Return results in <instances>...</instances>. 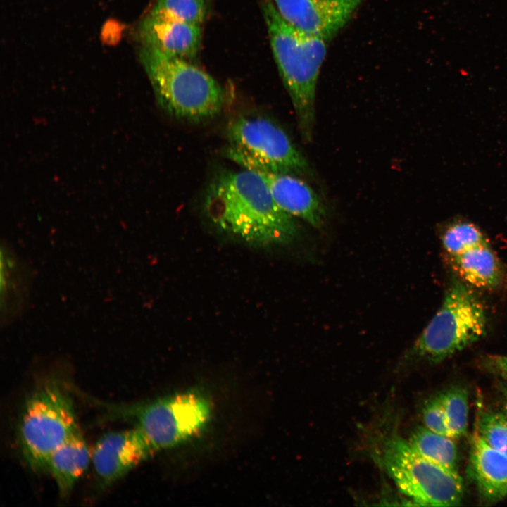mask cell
<instances>
[{
  "instance_id": "obj_1",
  "label": "cell",
  "mask_w": 507,
  "mask_h": 507,
  "mask_svg": "<svg viewBox=\"0 0 507 507\" xmlns=\"http://www.w3.org/2000/svg\"><path fill=\"white\" fill-rule=\"evenodd\" d=\"M204 208L219 230L254 244L287 243L298 233L293 217L279 207L263 177L251 170L217 175L208 186Z\"/></svg>"
},
{
  "instance_id": "obj_2",
  "label": "cell",
  "mask_w": 507,
  "mask_h": 507,
  "mask_svg": "<svg viewBox=\"0 0 507 507\" xmlns=\"http://www.w3.org/2000/svg\"><path fill=\"white\" fill-rule=\"evenodd\" d=\"M262 8L272 51L292 103L301 137L310 143L315 125L316 87L328 41L290 25L271 0H265Z\"/></svg>"
},
{
  "instance_id": "obj_3",
  "label": "cell",
  "mask_w": 507,
  "mask_h": 507,
  "mask_svg": "<svg viewBox=\"0 0 507 507\" xmlns=\"http://www.w3.org/2000/svg\"><path fill=\"white\" fill-rule=\"evenodd\" d=\"M140 57L158 103L168 115L199 123L220 113L225 93L208 73L185 59L146 46H142Z\"/></svg>"
},
{
  "instance_id": "obj_4",
  "label": "cell",
  "mask_w": 507,
  "mask_h": 507,
  "mask_svg": "<svg viewBox=\"0 0 507 507\" xmlns=\"http://www.w3.org/2000/svg\"><path fill=\"white\" fill-rule=\"evenodd\" d=\"M487 325L484 306L472 287L453 277L437 312L402 361L441 362L482 338Z\"/></svg>"
},
{
  "instance_id": "obj_5",
  "label": "cell",
  "mask_w": 507,
  "mask_h": 507,
  "mask_svg": "<svg viewBox=\"0 0 507 507\" xmlns=\"http://www.w3.org/2000/svg\"><path fill=\"white\" fill-rule=\"evenodd\" d=\"M372 450L375 461L415 504L454 506L461 503L464 488L458 472L425 458L394 430L382 434Z\"/></svg>"
},
{
  "instance_id": "obj_6",
  "label": "cell",
  "mask_w": 507,
  "mask_h": 507,
  "mask_svg": "<svg viewBox=\"0 0 507 507\" xmlns=\"http://www.w3.org/2000/svg\"><path fill=\"white\" fill-rule=\"evenodd\" d=\"M78 430L69 395L56 383H46L23 408L18 432L23 456L32 470L46 471L50 456Z\"/></svg>"
},
{
  "instance_id": "obj_7",
  "label": "cell",
  "mask_w": 507,
  "mask_h": 507,
  "mask_svg": "<svg viewBox=\"0 0 507 507\" xmlns=\"http://www.w3.org/2000/svg\"><path fill=\"white\" fill-rule=\"evenodd\" d=\"M225 156L256 172L306 174L310 168L284 130L262 115H239L227 129Z\"/></svg>"
},
{
  "instance_id": "obj_8",
  "label": "cell",
  "mask_w": 507,
  "mask_h": 507,
  "mask_svg": "<svg viewBox=\"0 0 507 507\" xmlns=\"http://www.w3.org/2000/svg\"><path fill=\"white\" fill-rule=\"evenodd\" d=\"M154 449H165L189 439L208 423L210 406L196 393H185L125 410Z\"/></svg>"
},
{
  "instance_id": "obj_9",
  "label": "cell",
  "mask_w": 507,
  "mask_h": 507,
  "mask_svg": "<svg viewBox=\"0 0 507 507\" xmlns=\"http://www.w3.org/2000/svg\"><path fill=\"white\" fill-rule=\"evenodd\" d=\"M292 27L327 41L348 23L364 0H271Z\"/></svg>"
},
{
  "instance_id": "obj_10",
  "label": "cell",
  "mask_w": 507,
  "mask_h": 507,
  "mask_svg": "<svg viewBox=\"0 0 507 507\" xmlns=\"http://www.w3.org/2000/svg\"><path fill=\"white\" fill-rule=\"evenodd\" d=\"M156 451L143 433L132 429L104 434L92 451V463L101 484H113Z\"/></svg>"
},
{
  "instance_id": "obj_11",
  "label": "cell",
  "mask_w": 507,
  "mask_h": 507,
  "mask_svg": "<svg viewBox=\"0 0 507 507\" xmlns=\"http://www.w3.org/2000/svg\"><path fill=\"white\" fill-rule=\"evenodd\" d=\"M257 173L267 183L281 209L292 217L301 218L314 227L323 226L326 215L325 207L308 183L293 174Z\"/></svg>"
},
{
  "instance_id": "obj_12",
  "label": "cell",
  "mask_w": 507,
  "mask_h": 507,
  "mask_svg": "<svg viewBox=\"0 0 507 507\" xmlns=\"http://www.w3.org/2000/svg\"><path fill=\"white\" fill-rule=\"evenodd\" d=\"M139 35L143 46L164 54L189 59L201 45V25L148 14L142 21Z\"/></svg>"
},
{
  "instance_id": "obj_13",
  "label": "cell",
  "mask_w": 507,
  "mask_h": 507,
  "mask_svg": "<svg viewBox=\"0 0 507 507\" xmlns=\"http://www.w3.org/2000/svg\"><path fill=\"white\" fill-rule=\"evenodd\" d=\"M470 471L485 501L496 502L507 496V456L488 445L477 432L472 438Z\"/></svg>"
},
{
  "instance_id": "obj_14",
  "label": "cell",
  "mask_w": 507,
  "mask_h": 507,
  "mask_svg": "<svg viewBox=\"0 0 507 507\" xmlns=\"http://www.w3.org/2000/svg\"><path fill=\"white\" fill-rule=\"evenodd\" d=\"M448 258L457 277L472 287L495 289L503 282V267L488 243Z\"/></svg>"
},
{
  "instance_id": "obj_15",
  "label": "cell",
  "mask_w": 507,
  "mask_h": 507,
  "mask_svg": "<svg viewBox=\"0 0 507 507\" xmlns=\"http://www.w3.org/2000/svg\"><path fill=\"white\" fill-rule=\"evenodd\" d=\"M92 462V452L78 430L50 456L46 471L54 478L61 497H66Z\"/></svg>"
},
{
  "instance_id": "obj_16",
  "label": "cell",
  "mask_w": 507,
  "mask_h": 507,
  "mask_svg": "<svg viewBox=\"0 0 507 507\" xmlns=\"http://www.w3.org/2000/svg\"><path fill=\"white\" fill-rule=\"evenodd\" d=\"M23 265L8 247H1V318L11 321L23 311L27 299L29 278Z\"/></svg>"
},
{
  "instance_id": "obj_17",
  "label": "cell",
  "mask_w": 507,
  "mask_h": 507,
  "mask_svg": "<svg viewBox=\"0 0 507 507\" xmlns=\"http://www.w3.org/2000/svg\"><path fill=\"white\" fill-rule=\"evenodd\" d=\"M453 439L437 434L426 427H419L408 442L412 448L428 460L453 471L457 470L458 449Z\"/></svg>"
},
{
  "instance_id": "obj_18",
  "label": "cell",
  "mask_w": 507,
  "mask_h": 507,
  "mask_svg": "<svg viewBox=\"0 0 507 507\" xmlns=\"http://www.w3.org/2000/svg\"><path fill=\"white\" fill-rule=\"evenodd\" d=\"M149 14L201 25L207 14L206 0H156Z\"/></svg>"
},
{
  "instance_id": "obj_19",
  "label": "cell",
  "mask_w": 507,
  "mask_h": 507,
  "mask_svg": "<svg viewBox=\"0 0 507 507\" xmlns=\"http://www.w3.org/2000/svg\"><path fill=\"white\" fill-rule=\"evenodd\" d=\"M442 242L448 257L457 256L488 243L478 227L473 223L463 221L449 225L442 234Z\"/></svg>"
},
{
  "instance_id": "obj_20",
  "label": "cell",
  "mask_w": 507,
  "mask_h": 507,
  "mask_svg": "<svg viewBox=\"0 0 507 507\" xmlns=\"http://www.w3.org/2000/svg\"><path fill=\"white\" fill-rule=\"evenodd\" d=\"M440 394L449 427L454 439L463 437L467 433L468 424L467 390L462 387L456 386Z\"/></svg>"
},
{
  "instance_id": "obj_21",
  "label": "cell",
  "mask_w": 507,
  "mask_h": 507,
  "mask_svg": "<svg viewBox=\"0 0 507 507\" xmlns=\"http://www.w3.org/2000/svg\"><path fill=\"white\" fill-rule=\"evenodd\" d=\"M477 433L491 447L507 456V414L483 413L478 421Z\"/></svg>"
},
{
  "instance_id": "obj_22",
  "label": "cell",
  "mask_w": 507,
  "mask_h": 507,
  "mask_svg": "<svg viewBox=\"0 0 507 507\" xmlns=\"http://www.w3.org/2000/svg\"><path fill=\"white\" fill-rule=\"evenodd\" d=\"M423 418L427 429L454 439L449 427L440 394L432 397L425 403Z\"/></svg>"
},
{
  "instance_id": "obj_23",
  "label": "cell",
  "mask_w": 507,
  "mask_h": 507,
  "mask_svg": "<svg viewBox=\"0 0 507 507\" xmlns=\"http://www.w3.org/2000/svg\"><path fill=\"white\" fill-rule=\"evenodd\" d=\"M483 365L507 382V356L489 355L484 358Z\"/></svg>"
},
{
  "instance_id": "obj_24",
  "label": "cell",
  "mask_w": 507,
  "mask_h": 507,
  "mask_svg": "<svg viewBox=\"0 0 507 507\" xmlns=\"http://www.w3.org/2000/svg\"><path fill=\"white\" fill-rule=\"evenodd\" d=\"M504 394H505V397H506V404H507V386L505 387Z\"/></svg>"
}]
</instances>
